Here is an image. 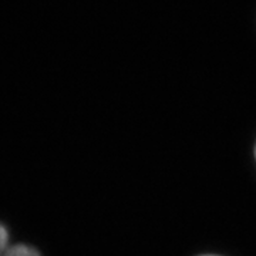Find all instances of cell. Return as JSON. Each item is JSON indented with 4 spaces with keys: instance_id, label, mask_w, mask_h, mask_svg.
I'll return each instance as SVG.
<instances>
[{
    "instance_id": "6da1fadb",
    "label": "cell",
    "mask_w": 256,
    "mask_h": 256,
    "mask_svg": "<svg viewBox=\"0 0 256 256\" xmlns=\"http://www.w3.org/2000/svg\"><path fill=\"white\" fill-rule=\"evenodd\" d=\"M0 256H43L37 248L23 244L13 242L10 229L6 224L0 222Z\"/></svg>"
},
{
    "instance_id": "7a4b0ae2",
    "label": "cell",
    "mask_w": 256,
    "mask_h": 256,
    "mask_svg": "<svg viewBox=\"0 0 256 256\" xmlns=\"http://www.w3.org/2000/svg\"><path fill=\"white\" fill-rule=\"evenodd\" d=\"M206 256H215V255H206Z\"/></svg>"
}]
</instances>
